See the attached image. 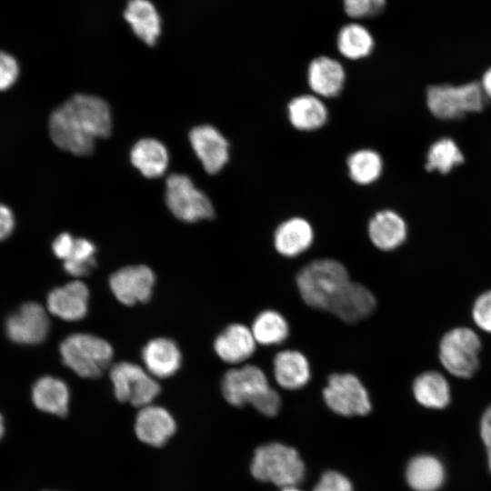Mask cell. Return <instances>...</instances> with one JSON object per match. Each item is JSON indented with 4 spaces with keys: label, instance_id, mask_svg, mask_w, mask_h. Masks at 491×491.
<instances>
[{
    "label": "cell",
    "instance_id": "cell-1",
    "mask_svg": "<svg viewBox=\"0 0 491 491\" xmlns=\"http://www.w3.org/2000/svg\"><path fill=\"white\" fill-rule=\"evenodd\" d=\"M112 130L107 103L100 97L77 94L56 107L49 117L50 136L59 148L75 155H90L96 139Z\"/></svg>",
    "mask_w": 491,
    "mask_h": 491
},
{
    "label": "cell",
    "instance_id": "cell-2",
    "mask_svg": "<svg viewBox=\"0 0 491 491\" xmlns=\"http://www.w3.org/2000/svg\"><path fill=\"white\" fill-rule=\"evenodd\" d=\"M222 393L229 404H250L267 416H276L280 408V396L270 387L262 369L253 365L227 371L222 380Z\"/></svg>",
    "mask_w": 491,
    "mask_h": 491
},
{
    "label": "cell",
    "instance_id": "cell-3",
    "mask_svg": "<svg viewBox=\"0 0 491 491\" xmlns=\"http://www.w3.org/2000/svg\"><path fill=\"white\" fill-rule=\"evenodd\" d=\"M346 267L334 259L315 260L296 276V285L306 305L327 310L336 294L349 282Z\"/></svg>",
    "mask_w": 491,
    "mask_h": 491
},
{
    "label": "cell",
    "instance_id": "cell-4",
    "mask_svg": "<svg viewBox=\"0 0 491 491\" xmlns=\"http://www.w3.org/2000/svg\"><path fill=\"white\" fill-rule=\"evenodd\" d=\"M251 472L258 480L273 482L285 488L296 486L303 480L305 466L294 448L269 444L256 450Z\"/></svg>",
    "mask_w": 491,
    "mask_h": 491
},
{
    "label": "cell",
    "instance_id": "cell-5",
    "mask_svg": "<svg viewBox=\"0 0 491 491\" xmlns=\"http://www.w3.org/2000/svg\"><path fill=\"white\" fill-rule=\"evenodd\" d=\"M64 364L85 378L101 376L113 357V348L105 339L90 334H73L60 346Z\"/></svg>",
    "mask_w": 491,
    "mask_h": 491
},
{
    "label": "cell",
    "instance_id": "cell-6",
    "mask_svg": "<svg viewBox=\"0 0 491 491\" xmlns=\"http://www.w3.org/2000/svg\"><path fill=\"white\" fill-rule=\"evenodd\" d=\"M480 348V339L472 329L456 327L442 337L439 359L451 375L469 378L478 368Z\"/></svg>",
    "mask_w": 491,
    "mask_h": 491
},
{
    "label": "cell",
    "instance_id": "cell-7",
    "mask_svg": "<svg viewBox=\"0 0 491 491\" xmlns=\"http://www.w3.org/2000/svg\"><path fill=\"white\" fill-rule=\"evenodd\" d=\"M165 197L171 213L184 222L195 223L214 216L210 199L185 175L173 174L167 177Z\"/></svg>",
    "mask_w": 491,
    "mask_h": 491
},
{
    "label": "cell",
    "instance_id": "cell-8",
    "mask_svg": "<svg viewBox=\"0 0 491 491\" xmlns=\"http://www.w3.org/2000/svg\"><path fill=\"white\" fill-rule=\"evenodd\" d=\"M427 105L436 116L453 119L484 106L482 86L476 82L464 85H431L426 92Z\"/></svg>",
    "mask_w": 491,
    "mask_h": 491
},
{
    "label": "cell",
    "instance_id": "cell-9",
    "mask_svg": "<svg viewBox=\"0 0 491 491\" xmlns=\"http://www.w3.org/2000/svg\"><path fill=\"white\" fill-rule=\"evenodd\" d=\"M109 375L115 398L136 407L151 405L161 390L147 371L133 363H117L111 367Z\"/></svg>",
    "mask_w": 491,
    "mask_h": 491
},
{
    "label": "cell",
    "instance_id": "cell-10",
    "mask_svg": "<svg viewBox=\"0 0 491 491\" xmlns=\"http://www.w3.org/2000/svg\"><path fill=\"white\" fill-rule=\"evenodd\" d=\"M326 405L342 416H365L371 410L366 389L353 374H333L323 390Z\"/></svg>",
    "mask_w": 491,
    "mask_h": 491
},
{
    "label": "cell",
    "instance_id": "cell-11",
    "mask_svg": "<svg viewBox=\"0 0 491 491\" xmlns=\"http://www.w3.org/2000/svg\"><path fill=\"white\" fill-rule=\"evenodd\" d=\"M155 280V274L148 266H129L111 275L109 286L119 302L133 306L150 299Z\"/></svg>",
    "mask_w": 491,
    "mask_h": 491
},
{
    "label": "cell",
    "instance_id": "cell-12",
    "mask_svg": "<svg viewBox=\"0 0 491 491\" xmlns=\"http://www.w3.org/2000/svg\"><path fill=\"white\" fill-rule=\"evenodd\" d=\"M5 330L15 343L37 344L47 336L49 319L42 306L28 302L7 318Z\"/></svg>",
    "mask_w": 491,
    "mask_h": 491
},
{
    "label": "cell",
    "instance_id": "cell-13",
    "mask_svg": "<svg viewBox=\"0 0 491 491\" xmlns=\"http://www.w3.org/2000/svg\"><path fill=\"white\" fill-rule=\"evenodd\" d=\"M189 141L206 173L217 174L227 164L229 144L215 127L209 125L194 127Z\"/></svg>",
    "mask_w": 491,
    "mask_h": 491
},
{
    "label": "cell",
    "instance_id": "cell-14",
    "mask_svg": "<svg viewBox=\"0 0 491 491\" xmlns=\"http://www.w3.org/2000/svg\"><path fill=\"white\" fill-rule=\"evenodd\" d=\"M376 305V298L367 287L349 281L336 294L327 310L342 321L354 324L368 317Z\"/></svg>",
    "mask_w": 491,
    "mask_h": 491
},
{
    "label": "cell",
    "instance_id": "cell-15",
    "mask_svg": "<svg viewBox=\"0 0 491 491\" xmlns=\"http://www.w3.org/2000/svg\"><path fill=\"white\" fill-rule=\"evenodd\" d=\"M176 423L163 406L148 405L141 407L135 421L137 438L151 446H163L175 433Z\"/></svg>",
    "mask_w": 491,
    "mask_h": 491
},
{
    "label": "cell",
    "instance_id": "cell-16",
    "mask_svg": "<svg viewBox=\"0 0 491 491\" xmlns=\"http://www.w3.org/2000/svg\"><path fill=\"white\" fill-rule=\"evenodd\" d=\"M89 291L81 281L75 280L53 289L47 296L49 312L65 321L84 318L88 310Z\"/></svg>",
    "mask_w": 491,
    "mask_h": 491
},
{
    "label": "cell",
    "instance_id": "cell-17",
    "mask_svg": "<svg viewBox=\"0 0 491 491\" xmlns=\"http://www.w3.org/2000/svg\"><path fill=\"white\" fill-rule=\"evenodd\" d=\"M346 71L336 59L320 55L313 59L307 69V83L313 94L321 98L337 96L344 88Z\"/></svg>",
    "mask_w": 491,
    "mask_h": 491
},
{
    "label": "cell",
    "instance_id": "cell-18",
    "mask_svg": "<svg viewBox=\"0 0 491 491\" xmlns=\"http://www.w3.org/2000/svg\"><path fill=\"white\" fill-rule=\"evenodd\" d=\"M146 371L155 377L165 378L176 373L181 366V352L170 338L150 340L142 350Z\"/></svg>",
    "mask_w": 491,
    "mask_h": 491
},
{
    "label": "cell",
    "instance_id": "cell-19",
    "mask_svg": "<svg viewBox=\"0 0 491 491\" xmlns=\"http://www.w3.org/2000/svg\"><path fill=\"white\" fill-rule=\"evenodd\" d=\"M256 344L251 329L241 324H232L217 336L214 347L223 361L238 364L254 354Z\"/></svg>",
    "mask_w": 491,
    "mask_h": 491
},
{
    "label": "cell",
    "instance_id": "cell-20",
    "mask_svg": "<svg viewBox=\"0 0 491 491\" xmlns=\"http://www.w3.org/2000/svg\"><path fill=\"white\" fill-rule=\"evenodd\" d=\"M314 230L310 223L299 216L282 222L274 234V245L276 251L286 257L296 256L312 245Z\"/></svg>",
    "mask_w": 491,
    "mask_h": 491
},
{
    "label": "cell",
    "instance_id": "cell-21",
    "mask_svg": "<svg viewBox=\"0 0 491 491\" xmlns=\"http://www.w3.org/2000/svg\"><path fill=\"white\" fill-rule=\"evenodd\" d=\"M368 236L380 250L390 251L401 246L406 237L404 219L392 210L376 212L369 220Z\"/></svg>",
    "mask_w": 491,
    "mask_h": 491
},
{
    "label": "cell",
    "instance_id": "cell-22",
    "mask_svg": "<svg viewBox=\"0 0 491 491\" xmlns=\"http://www.w3.org/2000/svg\"><path fill=\"white\" fill-rule=\"evenodd\" d=\"M287 116L293 127L310 132L325 125L328 119V110L321 97L314 94H305L289 101Z\"/></svg>",
    "mask_w": 491,
    "mask_h": 491
},
{
    "label": "cell",
    "instance_id": "cell-23",
    "mask_svg": "<svg viewBox=\"0 0 491 491\" xmlns=\"http://www.w3.org/2000/svg\"><path fill=\"white\" fill-rule=\"evenodd\" d=\"M124 17L135 35L148 45H154L161 34V19L149 0H129Z\"/></svg>",
    "mask_w": 491,
    "mask_h": 491
},
{
    "label": "cell",
    "instance_id": "cell-24",
    "mask_svg": "<svg viewBox=\"0 0 491 491\" xmlns=\"http://www.w3.org/2000/svg\"><path fill=\"white\" fill-rule=\"evenodd\" d=\"M32 400L39 410L58 416H65L68 413L69 388L59 378L43 376L33 386Z\"/></svg>",
    "mask_w": 491,
    "mask_h": 491
},
{
    "label": "cell",
    "instance_id": "cell-25",
    "mask_svg": "<svg viewBox=\"0 0 491 491\" xmlns=\"http://www.w3.org/2000/svg\"><path fill=\"white\" fill-rule=\"evenodd\" d=\"M274 375L277 384L283 388L299 389L310 379V366L302 353L284 350L274 358Z\"/></svg>",
    "mask_w": 491,
    "mask_h": 491
},
{
    "label": "cell",
    "instance_id": "cell-26",
    "mask_svg": "<svg viewBox=\"0 0 491 491\" xmlns=\"http://www.w3.org/2000/svg\"><path fill=\"white\" fill-rule=\"evenodd\" d=\"M132 165L147 178H157L165 172L169 155L165 146L154 138H143L131 149Z\"/></svg>",
    "mask_w": 491,
    "mask_h": 491
},
{
    "label": "cell",
    "instance_id": "cell-27",
    "mask_svg": "<svg viewBox=\"0 0 491 491\" xmlns=\"http://www.w3.org/2000/svg\"><path fill=\"white\" fill-rule=\"evenodd\" d=\"M406 476L415 491H437L445 482L446 472L437 457L419 455L409 462Z\"/></svg>",
    "mask_w": 491,
    "mask_h": 491
},
{
    "label": "cell",
    "instance_id": "cell-28",
    "mask_svg": "<svg viewBox=\"0 0 491 491\" xmlns=\"http://www.w3.org/2000/svg\"><path fill=\"white\" fill-rule=\"evenodd\" d=\"M413 393L420 405L433 409L446 407L451 396L448 382L442 374L436 371L418 376L413 384Z\"/></svg>",
    "mask_w": 491,
    "mask_h": 491
},
{
    "label": "cell",
    "instance_id": "cell-29",
    "mask_svg": "<svg viewBox=\"0 0 491 491\" xmlns=\"http://www.w3.org/2000/svg\"><path fill=\"white\" fill-rule=\"evenodd\" d=\"M346 166L349 177L354 183L368 185L380 177L383 171V160L376 151L363 148L348 155Z\"/></svg>",
    "mask_w": 491,
    "mask_h": 491
},
{
    "label": "cell",
    "instance_id": "cell-30",
    "mask_svg": "<svg viewBox=\"0 0 491 491\" xmlns=\"http://www.w3.org/2000/svg\"><path fill=\"white\" fill-rule=\"evenodd\" d=\"M336 43L339 53L350 60L366 57L374 48V38L370 32L362 25L355 23L340 29Z\"/></svg>",
    "mask_w": 491,
    "mask_h": 491
},
{
    "label": "cell",
    "instance_id": "cell-31",
    "mask_svg": "<svg viewBox=\"0 0 491 491\" xmlns=\"http://www.w3.org/2000/svg\"><path fill=\"white\" fill-rule=\"evenodd\" d=\"M251 331L256 343L271 346L285 341L288 336L289 327L280 313L265 310L254 320Z\"/></svg>",
    "mask_w": 491,
    "mask_h": 491
},
{
    "label": "cell",
    "instance_id": "cell-32",
    "mask_svg": "<svg viewBox=\"0 0 491 491\" xmlns=\"http://www.w3.org/2000/svg\"><path fill=\"white\" fill-rule=\"evenodd\" d=\"M463 160V155L455 142L449 138H443L434 143L429 148L426 168L428 171L436 169L446 174Z\"/></svg>",
    "mask_w": 491,
    "mask_h": 491
},
{
    "label": "cell",
    "instance_id": "cell-33",
    "mask_svg": "<svg viewBox=\"0 0 491 491\" xmlns=\"http://www.w3.org/2000/svg\"><path fill=\"white\" fill-rule=\"evenodd\" d=\"M95 245L85 238H75L71 252L64 260L65 272L73 276H84L95 266Z\"/></svg>",
    "mask_w": 491,
    "mask_h": 491
},
{
    "label": "cell",
    "instance_id": "cell-34",
    "mask_svg": "<svg viewBox=\"0 0 491 491\" xmlns=\"http://www.w3.org/2000/svg\"><path fill=\"white\" fill-rule=\"evenodd\" d=\"M345 12L353 18H366L380 14L386 0H343Z\"/></svg>",
    "mask_w": 491,
    "mask_h": 491
},
{
    "label": "cell",
    "instance_id": "cell-35",
    "mask_svg": "<svg viewBox=\"0 0 491 491\" xmlns=\"http://www.w3.org/2000/svg\"><path fill=\"white\" fill-rule=\"evenodd\" d=\"M472 316L476 326L491 333V290L481 294L475 301Z\"/></svg>",
    "mask_w": 491,
    "mask_h": 491
},
{
    "label": "cell",
    "instance_id": "cell-36",
    "mask_svg": "<svg viewBox=\"0 0 491 491\" xmlns=\"http://www.w3.org/2000/svg\"><path fill=\"white\" fill-rule=\"evenodd\" d=\"M19 75V66L15 57L0 51V91L10 88Z\"/></svg>",
    "mask_w": 491,
    "mask_h": 491
},
{
    "label": "cell",
    "instance_id": "cell-37",
    "mask_svg": "<svg viewBox=\"0 0 491 491\" xmlns=\"http://www.w3.org/2000/svg\"><path fill=\"white\" fill-rule=\"evenodd\" d=\"M314 491H353V487L346 476L329 471L322 476Z\"/></svg>",
    "mask_w": 491,
    "mask_h": 491
},
{
    "label": "cell",
    "instance_id": "cell-38",
    "mask_svg": "<svg viewBox=\"0 0 491 491\" xmlns=\"http://www.w3.org/2000/svg\"><path fill=\"white\" fill-rule=\"evenodd\" d=\"M480 435L486 446L488 468L491 473V406L485 410L482 416Z\"/></svg>",
    "mask_w": 491,
    "mask_h": 491
},
{
    "label": "cell",
    "instance_id": "cell-39",
    "mask_svg": "<svg viewBox=\"0 0 491 491\" xmlns=\"http://www.w3.org/2000/svg\"><path fill=\"white\" fill-rule=\"evenodd\" d=\"M75 238L68 233L60 234L53 242L54 254L60 259H66L73 247Z\"/></svg>",
    "mask_w": 491,
    "mask_h": 491
},
{
    "label": "cell",
    "instance_id": "cell-40",
    "mask_svg": "<svg viewBox=\"0 0 491 491\" xmlns=\"http://www.w3.org/2000/svg\"><path fill=\"white\" fill-rule=\"evenodd\" d=\"M15 219L12 211L0 204V240L6 238L13 231Z\"/></svg>",
    "mask_w": 491,
    "mask_h": 491
},
{
    "label": "cell",
    "instance_id": "cell-41",
    "mask_svg": "<svg viewBox=\"0 0 491 491\" xmlns=\"http://www.w3.org/2000/svg\"><path fill=\"white\" fill-rule=\"evenodd\" d=\"M481 86L485 93L491 98V68L484 75Z\"/></svg>",
    "mask_w": 491,
    "mask_h": 491
},
{
    "label": "cell",
    "instance_id": "cell-42",
    "mask_svg": "<svg viewBox=\"0 0 491 491\" xmlns=\"http://www.w3.org/2000/svg\"><path fill=\"white\" fill-rule=\"evenodd\" d=\"M5 433V424H4V418L0 414V439L4 436Z\"/></svg>",
    "mask_w": 491,
    "mask_h": 491
},
{
    "label": "cell",
    "instance_id": "cell-43",
    "mask_svg": "<svg viewBox=\"0 0 491 491\" xmlns=\"http://www.w3.org/2000/svg\"><path fill=\"white\" fill-rule=\"evenodd\" d=\"M282 491H300V490H298V489L296 488L295 486H289V487H285V488H283Z\"/></svg>",
    "mask_w": 491,
    "mask_h": 491
}]
</instances>
